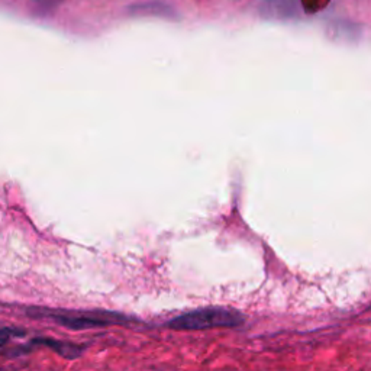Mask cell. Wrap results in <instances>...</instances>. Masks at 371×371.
<instances>
[{
    "mask_svg": "<svg viewBox=\"0 0 371 371\" xmlns=\"http://www.w3.org/2000/svg\"><path fill=\"white\" fill-rule=\"evenodd\" d=\"M129 12L134 15H159V17L168 18V19H177L179 13L174 6L165 3L164 0H147V2H141L132 5L129 8Z\"/></svg>",
    "mask_w": 371,
    "mask_h": 371,
    "instance_id": "cell-3",
    "label": "cell"
},
{
    "mask_svg": "<svg viewBox=\"0 0 371 371\" xmlns=\"http://www.w3.org/2000/svg\"><path fill=\"white\" fill-rule=\"evenodd\" d=\"M244 322V316L232 309L226 307H206L170 320L168 327L174 329L200 331L209 328H232Z\"/></svg>",
    "mask_w": 371,
    "mask_h": 371,
    "instance_id": "cell-1",
    "label": "cell"
},
{
    "mask_svg": "<svg viewBox=\"0 0 371 371\" xmlns=\"http://www.w3.org/2000/svg\"><path fill=\"white\" fill-rule=\"evenodd\" d=\"M35 343L50 347L57 354H60L61 357H64L67 360H74V359L79 357V355H82V348L80 347L69 344V343L55 341V339H37Z\"/></svg>",
    "mask_w": 371,
    "mask_h": 371,
    "instance_id": "cell-5",
    "label": "cell"
},
{
    "mask_svg": "<svg viewBox=\"0 0 371 371\" xmlns=\"http://www.w3.org/2000/svg\"><path fill=\"white\" fill-rule=\"evenodd\" d=\"M61 327L70 329H89L96 327H105L107 325L106 319L100 318H90V316H74V315H54L51 316Z\"/></svg>",
    "mask_w": 371,
    "mask_h": 371,
    "instance_id": "cell-4",
    "label": "cell"
},
{
    "mask_svg": "<svg viewBox=\"0 0 371 371\" xmlns=\"http://www.w3.org/2000/svg\"><path fill=\"white\" fill-rule=\"evenodd\" d=\"M260 10L264 17H278L277 19H291L300 17L299 0H266Z\"/></svg>",
    "mask_w": 371,
    "mask_h": 371,
    "instance_id": "cell-2",
    "label": "cell"
},
{
    "mask_svg": "<svg viewBox=\"0 0 371 371\" xmlns=\"http://www.w3.org/2000/svg\"><path fill=\"white\" fill-rule=\"evenodd\" d=\"M12 334L18 335V334H22V332L15 331V329H0V348H2L9 341V338H10Z\"/></svg>",
    "mask_w": 371,
    "mask_h": 371,
    "instance_id": "cell-6",
    "label": "cell"
}]
</instances>
